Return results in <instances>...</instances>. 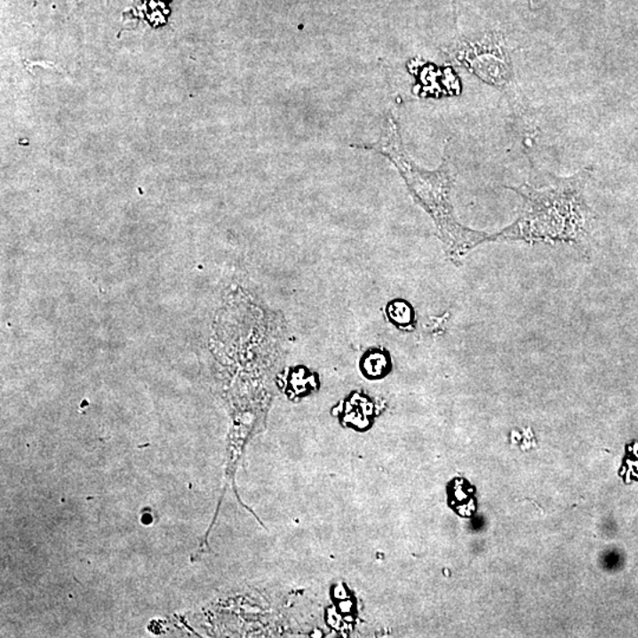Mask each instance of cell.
Masks as SVG:
<instances>
[{
    "label": "cell",
    "mask_w": 638,
    "mask_h": 638,
    "mask_svg": "<svg viewBox=\"0 0 638 638\" xmlns=\"http://www.w3.org/2000/svg\"><path fill=\"white\" fill-rule=\"evenodd\" d=\"M354 147L382 154L397 168L411 195L432 217L451 260L458 263L475 246L490 242L492 235L466 227L455 217L451 200L454 178L448 161L444 159L436 171H429L419 167L404 149L400 125L392 114L387 115L386 124L378 142Z\"/></svg>",
    "instance_id": "2"
},
{
    "label": "cell",
    "mask_w": 638,
    "mask_h": 638,
    "mask_svg": "<svg viewBox=\"0 0 638 638\" xmlns=\"http://www.w3.org/2000/svg\"><path fill=\"white\" fill-rule=\"evenodd\" d=\"M590 175L591 170L586 168L572 177L554 178L544 188L528 184L507 187L522 196L521 212L514 224L490 235V242L521 240L586 246L591 212L584 193Z\"/></svg>",
    "instance_id": "1"
},
{
    "label": "cell",
    "mask_w": 638,
    "mask_h": 638,
    "mask_svg": "<svg viewBox=\"0 0 638 638\" xmlns=\"http://www.w3.org/2000/svg\"><path fill=\"white\" fill-rule=\"evenodd\" d=\"M454 52L457 60L471 73L494 87H505L514 76L510 53L496 32L475 41L464 39L458 43Z\"/></svg>",
    "instance_id": "3"
}]
</instances>
